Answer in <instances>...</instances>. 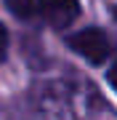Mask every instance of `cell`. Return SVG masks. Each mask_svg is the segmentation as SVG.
<instances>
[{"label": "cell", "mask_w": 117, "mask_h": 120, "mask_svg": "<svg viewBox=\"0 0 117 120\" xmlns=\"http://www.w3.org/2000/svg\"><path fill=\"white\" fill-rule=\"evenodd\" d=\"M40 13L45 16V22L56 30L69 27L80 13L77 0H40Z\"/></svg>", "instance_id": "7a4b0ae2"}, {"label": "cell", "mask_w": 117, "mask_h": 120, "mask_svg": "<svg viewBox=\"0 0 117 120\" xmlns=\"http://www.w3.org/2000/svg\"><path fill=\"white\" fill-rule=\"evenodd\" d=\"M114 16H117V8H114Z\"/></svg>", "instance_id": "8992f818"}, {"label": "cell", "mask_w": 117, "mask_h": 120, "mask_svg": "<svg viewBox=\"0 0 117 120\" xmlns=\"http://www.w3.org/2000/svg\"><path fill=\"white\" fill-rule=\"evenodd\" d=\"M106 77H109V86L117 91V61L112 64V69H109V75H106Z\"/></svg>", "instance_id": "5b68a950"}, {"label": "cell", "mask_w": 117, "mask_h": 120, "mask_svg": "<svg viewBox=\"0 0 117 120\" xmlns=\"http://www.w3.org/2000/svg\"><path fill=\"white\" fill-rule=\"evenodd\" d=\"M5 5L16 13L19 19H29L40 11V0H5Z\"/></svg>", "instance_id": "3957f363"}, {"label": "cell", "mask_w": 117, "mask_h": 120, "mask_svg": "<svg viewBox=\"0 0 117 120\" xmlns=\"http://www.w3.org/2000/svg\"><path fill=\"white\" fill-rule=\"evenodd\" d=\"M69 48L74 53H80L85 61H91V64H101L109 56V40H106V35L101 30H96V27L74 32L69 38Z\"/></svg>", "instance_id": "6da1fadb"}, {"label": "cell", "mask_w": 117, "mask_h": 120, "mask_svg": "<svg viewBox=\"0 0 117 120\" xmlns=\"http://www.w3.org/2000/svg\"><path fill=\"white\" fill-rule=\"evenodd\" d=\"M5 53H8V32H5V27L0 24V61L5 59Z\"/></svg>", "instance_id": "277c9868"}]
</instances>
